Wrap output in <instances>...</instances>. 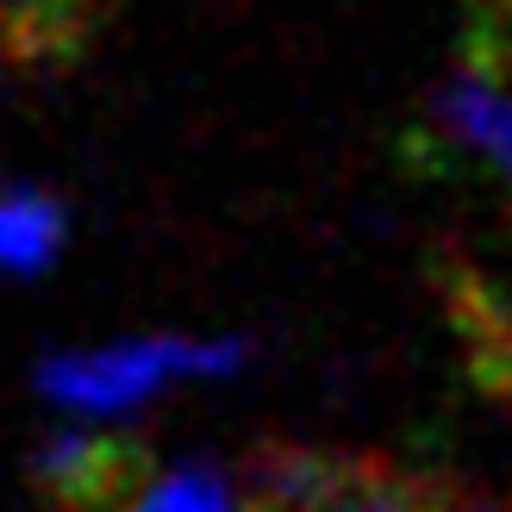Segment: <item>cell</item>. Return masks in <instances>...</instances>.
Returning <instances> with one entry per match:
<instances>
[{
	"label": "cell",
	"mask_w": 512,
	"mask_h": 512,
	"mask_svg": "<svg viewBox=\"0 0 512 512\" xmlns=\"http://www.w3.org/2000/svg\"><path fill=\"white\" fill-rule=\"evenodd\" d=\"M438 488L381 456L263 450L250 463L244 512H431Z\"/></svg>",
	"instance_id": "cell-2"
},
{
	"label": "cell",
	"mask_w": 512,
	"mask_h": 512,
	"mask_svg": "<svg viewBox=\"0 0 512 512\" xmlns=\"http://www.w3.org/2000/svg\"><path fill=\"white\" fill-rule=\"evenodd\" d=\"M244 363L238 338H119V344H94V350H63L38 369V388L50 400L75 406V413H125L150 394H163L169 381H207V375H232Z\"/></svg>",
	"instance_id": "cell-1"
},
{
	"label": "cell",
	"mask_w": 512,
	"mask_h": 512,
	"mask_svg": "<svg viewBox=\"0 0 512 512\" xmlns=\"http://www.w3.org/2000/svg\"><path fill=\"white\" fill-rule=\"evenodd\" d=\"M32 475L57 512H132L150 488V450L119 431H57L38 444Z\"/></svg>",
	"instance_id": "cell-3"
},
{
	"label": "cell",
	"mask_w": 512,
	"mask_h": 512,
	"mask_svg": "<svg viewBox=\"0 0 512 512\" xmlns=\"http://www.w3.org/2000/svg\"><path fill=\"white\" fill-rule=\"evenodd\" d=\"M132 512H238L232 488L219 475H200V469H182V475H163L138 494Z\"/></svg>",
	"instance_id": "cell-6"
},
{
	"label": "cell",
	"mask_w": 512,
	"mask_h": 512,
	"mask_svg": "<svg viewBox=\"0 0 512 512\" xmlns=\"http://www.w3.org/2000/svg\"><path fill=\"white\" fill-rule=\"evenodd\" d=\"M431 512H512V506H494V500H450V494H438V506Z\"/></svg>",
	"instance_id": "cell-7"
},
{
	"label": "cell",
	"mask_w": 512,
	"mask_h": 512,
	"mask_svg": "<svg viewBox=\"0 0 512 512\" xmlns=\"http://www.w3.org/2000/svg\"><path fill=\"white\" fill-rule=\"evenodd\" d=\"M438 125L456 144H469L475 157H488L500 175H512V88L488 63L456 69L438 88Z\"/></svg>",
	"instance_id": "cell-4"
},
{
	"label": "cell",
	"mask_w": 512,
	"mask_h": 512,
	"mask_svg": "<svg viewBox=\"0 0 512 512\" xmlns=\"http://www.w3.org/2000/svg\"><path fill=\"white\" fill-rule=\"evenodd\" d=\"M63 207L38 188L0 194V275H38L63 250Z\"/></svg>",
	"instance_id": "cell-5"
}]
</instances>
